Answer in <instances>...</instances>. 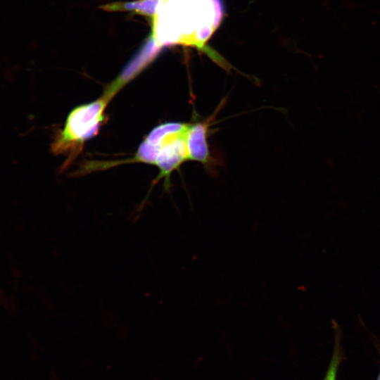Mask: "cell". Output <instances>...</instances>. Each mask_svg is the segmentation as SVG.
<instances>
[{
	"label": "cell",
	"instance_id": "1",
	"mask_svg": "<svg viewBox=\"0 0 380 380\" xmlns=\"http://www.w3.org/2000/svg\"><path fill=\"white\" fill-rule=\"evenodd\" d=\"M223 18L221 0H160L151 34L160 46L205 50Z\"/></svg>",
	"mask_w": 380,
	"mask_h": 380
},
{
	"label": "cell",
	"instance_id": "2",
	"mask_svg": "<svg viewBox=\"0 0 380 380\" xmlns=\"http://www.w3.org/2000/svg\"><path fill=\"white\" fill-rule=\"evenodd\" d=\"M189 125L167 123L154 129L143 142L138 160L156 164L161 177L168 176L183 161L189 159L186 135Z\"/></svg>",
	"mask_w": 380,
	"mask_h": 380
},
{
	"label": "cell",
	"instance_id": "3",
	"mask_svg": "<svg viewBox=\"0 0 380 380\" xmlns=\"http://www.w3.org/2000/svg\"><path fill=\"white\" fill-rule=\"evenodd\" d=\"M108 101L106 96L92 103L78 106L69 115L63 130L53 143V151L61 152L81 145L96 134L103 120L104 109Z\"/></svg>",
	"mask_w": 380,
	"mask_h": 380
},
{
	"label": "cell",
	"instance_id": "4",
	"mask_svg": "<svg viewBox=\"0 0 380 380\" xmlns=\"http://www.w3.org/2000/svg\"><path fill=\"white\" fill-rule=\"evenodd\" d=\"M162 46L156 42L151 33L120 76L109 87L108 94L105 96L110 99L115 92V90L119 89L124 84L136 76L151 63L160 52Z\"/></svg>",
	"mask_w": 380,
	"mask_h": 380
},
{
	"label": "cell",
	"instance_id": "5",
	"mask_svg": "<svg viewBox=\"0 0 380 380\" xmlns=\"http://www.w3.org/2000/svg\"><path fill=\"white\" fill-rule=\"evenodd\" d=\"M206 125L197 123L189 125L186 135L189 159L206 163L209 158L208 146L206 140Z\"/></svg>",
	"mask_w": 380,
	"mask_h": 380
},
{
	"label": "cell",
	"instance_id": "6",
	"mask_svg": "<svg viewBox=\"0 0 380 380\" xmlns=\"http://www.w3.org/2000/svg\"><path fill=\"white\" fill-rule=\"evenodd\" d=\"M160 0H135L132 1H116L100 6L106 11H128L150 18H155Z\"/></svg>",
	"mask_w": 380,
	"mask_h": 380
},
{
	"label": "cell",
	"instance_id": "7",
	"mask_svg": "<svg viewBox=\"0 0 380 380\" xmlns=\"http://www.w3.org/2000/svg\"><path fill=\"white\" fill-rule=\"evenodd\" d=\"M335 343L333 353L330 360L329 367L323 380H337V374L339 365L342 359V351L341 348L340 333L338 331V326H335Z\"/></svg>",
	"mask_w": 380,
	"mask_h": 380
},
{
	"label": "cell",
	"instance_id": "8",
	"mask_svg": "<svg viewBox=\"0 0 380 380\" xmlns=\"http://www.w3.org/2000/svg\"><path fill=\"white\" fill-rule=\"evenodd\" d=\"M376 380H380V371H379V374L377 376Z\"/></svg>",
	"mask_w": 380,
	"mask_h": 380
}]
</instances>
